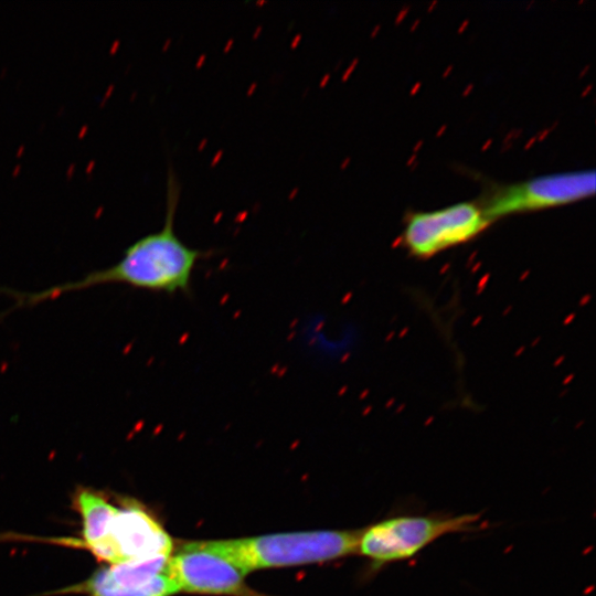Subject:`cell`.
<instances>
[{
    "mask_svg": "<svg viewBox=\"0 0 596 596\" xmlns=\"http://www.w3.org/2000/svg\"><path fill=\"white\" fill-rule=\"evenodd\" d=\"M180 183L171 168L167 177L164 223L157 232L130 244L115 264L83 277L38 291H18L0 287V294L13 299L9 311L33 307L63 295L105 285H124L160 294L192 292L193 272L206 253L187 245L175 233Z\"/></svg>",
    "mask_w": 596,
    "mask_h": 596,
    "instance_id": "1",
    "label": "cell"
},
{
    "mask_svg": "<svg viewBox=\"0 0 596 596\" xmlns=\"http://www.w3.org/2000/svg\"><path fill=\"white\" fill-rule=\"evenodd\" d=\"M75 505L82 517L84 545L109 565L172 554L171 538L139 507H115L87 489L76 493Z\"/></svg>",
    "mask_w": 596,
    "mask_h": 596,
    "instance_id": "2",
    "label": "cell"
},
{
    "mask_svg": "<svg viewBox=\"0 0 596 596\" xmlns=\"http://www.w3.org/2000/svg\"><path fill=\"white\" fill-rule=\"evenodd\" d=\"M362 530L308 531L225 540L247 573L259 568L304 565L358 552Z\"/></svg>",
    "mask_w": 596,
    "mask_h": 596,
    "instance_id": "3",
    "label": "cell"
},
{
    "mask_svg": "<svg viewBox=\"0 0 596 596\" xmlns=\"http://www.w3.org/2000/svg\"><path fill=\"white\" fill-rule=\"evenodd\" d=\"M480 515H398L382 520L362 531L358 552L375 567L415 556L437 539L471 531Z\"/></svg>",
    "mask_w": 596,
    "mask_h": 596,
    "instance_id": "4",
    "label": "cell"
},
{
    "mask_svg": "<svg viewBox=\"0 0 596 596\" xmlns=\"http://www.w3.org/2000/svg\"><path fill=\"white\" fill-rule=\"evenodd\" d=\"M595 192V170H576L491 187L477 202L491 221L567 204Z\"/></svg>",
    "mask_w": 596,
    "mask_h": 596,
    "instance_id": "5",
    "label": "cell"
},
{
    "mask_svg": "<svg viewBox=\"0 0 596 596\" xmlns=\"http://www.w3.org/2000/svg\"><path fill=\"white\" fill-rule=\"evenodd\" d=\"M490 224L477 202H459L438 210L411 213L401 240L412 256L428 258L475 238Z\"/></svg>",
    "mask_w": 596,
    "mask_h": 596,
    "instance_id": "6",
    "label": "cell"
},
{
    "mask_svg": "<svg viewBox=\"0 0 596 596\" xmlns=\"http://www.w3.org/2000/svg\"><path fill=\"white\" fill-rule=\"evenodd\" d=\"M170 566L179 590L187 593L242 594L247 574L225 540L189 542L171 554Z\"/></svg>",
    "mask_w": 596,
    "mask_h": 596,
    "instance_id": "7",
    "label": "cell"
},
{
    "mask_svg": "<svg viewBox=\"0 0 596 596\" xmlns=\"http://www.w3.org/2000/svg\"><path fill=\"white\" fill-rule=\"evenodd\" d=\"M171 555L99 567L81 585L89 596H171L179 590L173 578Z\"/></svg>",
    "mask_w": 596,
    "mask_h": 596,
    "instance_id": "8",
    "label": "cell"
}]
</instances>
